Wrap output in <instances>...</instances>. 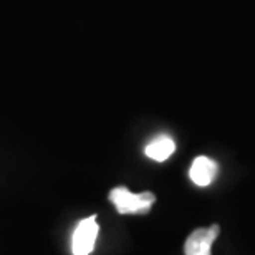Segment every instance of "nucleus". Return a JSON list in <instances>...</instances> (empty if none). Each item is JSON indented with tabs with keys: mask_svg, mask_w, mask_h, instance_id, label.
I'll return each instance as SVG.
<instances>
[{
	"mask_svg": "<svg viewBox=\"0 0 255 255\" xmlns=\"http://www.w3.org/2000/svg\"><path fill=\"white\" fill-rule=\"evenodd\" d=\"M110 201L120 214H147L156 202V196L152 192L132 194L125 186H118L110 192Z\"/></svg>",
	"mask_w": 255,
	"mask_h": 255,
	"instance_id": "1",
	"label": "nucleus"
},
{
	"mask_svg": "<svg viewBox=\"0 0 255 255\" xmlns=\"http://www.w3.org/2000/svg\"><path fill=\"white\" fill-rule=\"evenodd\" d=\"M176 151V142L172 137L162 134V136H157L154 137L149 144L144 147V152L147 157H151V159H154L157 162H162L166 161L167 157H169L172 152Z\"/></svg>",
	"mask_w": 255,
	"mask_h": 255,
	"instance_id": "5",
	"label": "nucleus"
},
{
	"mask_svg": "<svg viewBox=\"0 0 255 255\" xmlns=\"http://www.w3.org/2000/svg\"><path fill=\"white\" fill-rule=\"evenodd\" d=\"M98 224H96V216H90L78 222L73 239H71V252L73 255H90L93 252L96 237H98Z\"/></svg>",
	"mask_w": 255,
	"mask_h": 255,
	"instance_id": "2",
	"label": "nucleus"
},
{
	"mask_svg": "<svg viewBox=\"0 0 255 255\" xmlns=\"http://www.w3.org/2000/svg\"><path fill=\"white\" fill-rule=\"evenodd\" d=\"M221 234V227L217 224L207 229H196L189 237L186 239L184 254L186 255H211V247L214 241Z\"/></svg>",
	"mask_w": 255,
	"mask_h": 255,
	"instance_id": "3",
	"label": "nucleus"
},
{
	"mask_svg": "<svg viewBox=\"0 0 255 255\" xmlns=\"http://www.w3.org/2000/svg\"><path fill=\"white\" fill-rule=\"evenodd\" d=\"M219 166L216 161H212L207 156H197L192 161V166L189 169V177L196 186L206 187L212 184L214 179L217 177Z\"/></svg>",
	"mask_w": 255,
	"mask_h": 255,
	"instance_id": "4",
	"label": "nucleus"
}]
</instances>
